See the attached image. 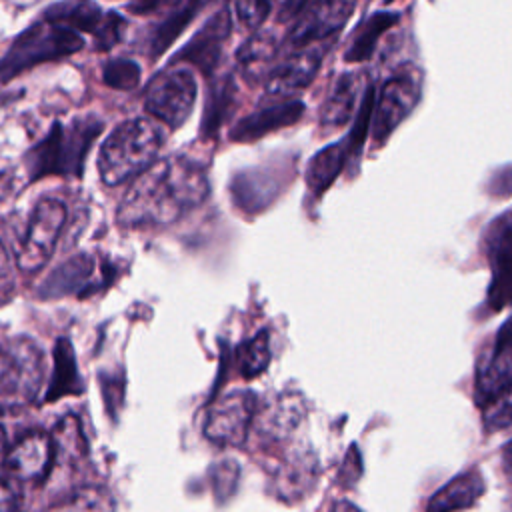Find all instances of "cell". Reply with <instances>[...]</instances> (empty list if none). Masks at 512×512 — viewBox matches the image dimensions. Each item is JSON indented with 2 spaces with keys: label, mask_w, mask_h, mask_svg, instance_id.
Masks as SVG:
<instances>
[{
  "label": "cell",
  "mask_w": 512,
  "mask_h": 512,
  "mask_svg": "<svg viewBox=\"0 0 512 512\" xmlns=\"http://www.w3.org/2000/svg\"><path fill=\"white\" fill-rule=\"evenodd\" d=\"M230 26H232L230 12L228 8H222L198 30V34L188 42V46L178 58H184L208 72L210 68L216 66L220 58L222 44L230 34Z\"/></svg>",
  "instance_id": "16"
},
{
  "label": "cell",
  "mask_w": 512,
  "mask_h": 512,
  "mask_svg": "<svg viewBox=\"0 0 512 512\" xmlns=\"http://www.w3.org/2000/svg\"><path fill=\"white\" fill-rule=\"evenodd\" d=\"M484 492V480L478 470H468L442 486L426 506V512H454L474 504Z\"/></svg>",
  "instance_id": "20"
},
{
  "label": "cell",
  "mask_w": 512,
  "mask_h": 512,
  "mask_svg": "<svg viewBox=\"0 0 512 512\" xmlns=\"http://www.w3.org/2000/svg\"><path fill=\"white\" fill-rule=\"evenodd\" d=\"M400 14L396 12H374L370 14L362 24H358L350 46L344 54L346 62H364L368 60L374 50H376V42L382 38V34L386 30H390L396 22H398Z\"/></svg>",
  "instance_id": "21"
},
{
  "label": "cell",
  "mask_w": 512,
  "mask_h": 512,
  "mask_svg": "<svg viewBox=\"0 0 512 512\" xmlns=\"http://www.w3.org/2000/svg\"><path fill=\"white\" fill-rule=\"evenodd\" d=\"M12 292H14V272H12L10 256L4 244L0 242V304L10 300Z\"/></svg>",
  "instance_id": "31"
},
{
  "label": "cell",
  "mask_w": 512,
  "mask_h": 512,
  "mask_svg": "<svg viewBox=\"0 0 512 512\" xmlns=\"http://www.w3.org/2000/svg\"><path fill=\"white\" fill-rule=\"evenodd\" d=\"M210 192L204 168L184 156L154 162L132 180L116 220L122 228H160L200 206Z\"/></svg>",
  "instance_id": "1"
},
{
  "label": "cell",
  "mask_w": 512,
  "mask_h": 512,
  "mask_svg": "<svg viewBox=\"0 0 512 512\" xmlns=\"http://www.w3.org/2000/svg\"><path fill=\"white\" fill-rule=\"evenodd\" d=\"M104 82L118 90L134 88L140 80V68L124 58H116L104 66Z\"/></svg>",
  "instance_id": "27"
},
{
  "label": "cell",
  "mask_w": 512,
  "mask_h": 512,
  "mask_svg": "<svg viewBox=\"0 0 512 512\" xmlns=\"http://www.w3.org/2000/svg\"><path fill=\"white\" fill-rule=\"evenodd\" d=\"M512 424V386L496 398L486 410V426L490 430H498Z\"/></svg>",
  "instance_id": "28"
},
{
  "label": "cell",
  "mask_w": 512,
  "mask_h": 512,
  "mask_svg": "<svg viewBox=\"0 0 512 512\" xmlns=\"http://www.w3.org/2000/svg\"><path fill=\"white\" fill-rule=\"evenodd\" d=\"M332 512H360L356 506H352V504H348V502H338L334 508H332Z\"/></svg>",
  "instance_id": "33"
},
{
  "label": "cell",
  "mask_w": 512,
  "mask_h": 512,
  "mask_svg": "<svg viewBox=\"0 0 512 512\" xmlns=\"http://www.w3.org/2000/svg\"><path fill=\"white\" fill-rule=\"evenodd\" d=\"M44 360L40 348L18 338L0 346V398L2 400H32L42 386Z\"/></svg>",
  "instance_id": "8"
},
{
  "label": "cell",
  "mask_w": 512,
  "mask_h": 512,
  "mask_svg": "<svg viewBox=\"0 0 512 512\" xmlns=\"http://www.w3.org/2000/svg\"><path fill=\"white\" fill-rule=\"evenodd\" d=\"M196 78L188 68H166L156 74L144 92V108L170 128H180L196 102Z\"/></svg>",
  "instance_id": "6"
},
{
  "label": "cell",
  "mask_w": 512,
  "mask_h": 512,
  "mask_svg": "<svg viewBox=\"0 0 512 512\" xmlns=\"http://www.w3.org/2000/svg\"><path fill=\"white\" fill-rule=\"evenodd\" d=\"M256 414V394L234 390L214 400L206 412L204 436L218 446L244 444Z\"/></svg>",
  "instance_id": "9"
},
{
  "label": "cell",
  "mask_w": 512,
  "mask_h": 512,
  "mask_svg": "<svg viewBox=\"0 0 512 512\" xmlns=\"http://www.w3.org/2000/svg\"><path fill=\"white\" fill-rule=\"evenodd\" d=\"M326 48H328L326 42L298 48L286 60L276 64L264 84L266 98L288 102L290 96H296L298 92H302L318 74Z\"/></svg>",
  "instance_id": "12"
},
{
  "label": "cell",
  "mask_w": 512,
  "mask_h": 512,
  "mask_svg": "<svg viewBox=\"0 0 512 512\" xmlns=\"http://www.w3.org/2000/svg\"><path fill=\"white\" fill-rule=\"evenodd\" d=\"M304 104L298 100H288V102H278L268 108H260L252 112L250 116L242 118L234 130H232V140H256L272 130H278L282 126H290L296 120L302 118Z\"/></svg>",
  "instance_id": "19"
},
{
  "label": "cell",
  "mask_w": 512,
  "mask_h": 512,
  "mask_svg": "<svg viewBox=\"0 0 512 512\" xmlns=\"http://www.w3.org/2000/svg\"><path fill=\"white\" fill-rule=\"evenodd\" d=\"M98 260L90 254H78L60 264L42 284L44 298H62V296H84L96 286H100Z\"/></svg>",
  "instance_id": "15"
},
{
  "label": "cell",
  "mask_w": 512,
  "mask_h": 512,
  "mask_svg": "<svg viewBox=\"0 0 512 512\" xmlns=\"http://www.w3.org/2000/svg\"><path fill=\"white\" fill-rule=\"evenodd\" d=\"M162 146L158 126L146 118H132L114 128L98 154L100 178L108 186H118L138 178L156 160Z\"/></svg>",
  "instance_id": "3"
},
{
  "label": "cell",
  "mask_w": 512,
  "mask_h": 512,
  "mask_svg": "<svg viewBox=\"0 0 512 512\" xmlns=\"http://www.w3.org/2000/svg\"><path fill=\"white\" fill-rule=\"evenodd\" d=\"M82 390V380L76 368V358L68 340L60 338L54 348V368L46 400H56L64 394H78Z\"/></svg>",
  "instance_id": "23"
},
{
  "label": "cell",
  "mask_w": 512,
  "mask_h": 512,
  "mask_svg": "<svg viewBox=\"0 0 512 512\" xmlns=\"http://www.w3.org/2000/svg\"><path fill=\"white\" fill-rule=\"evenodd\" d=\"M486 246L492 266L490 302L498 310L512 302V210L492 222Z\"/></svg>",
  "instance_id": "14"
},
{
  "label": "cell",
  "mask_w": 512,
  "mask_h": 512,
  "mask_svg": "<svg viewBox=\"0 0 512 512\" xmlns=\"http://www.w3.org/2000/svg\"><path fill=\"white\" fill-rule=\"evenodd\" d=\"M234 10H236V16L242 22V26H246L248 30H256L268 18L272 4H268V2H236Z\"/></svg>",
  "instance_id": "29"
},
{
  "label": "cell",
  "mask_w": 512,
  "mask_h": 512,
  "mask_svg": "<svg viewBox=\"0 0 512 512\" xmlns=\"http://www.w3.org/2000/svg\"><path fill=\"white\" fill-rule=\"evenodd\" d=\"M238 370L246 378H254L266 370L270 364V336L266 330H260L252 340L244 342L236 352Z\"/></svg>",
  "instance_id": "25"
},
{
  "label": "cell",
  "mask_w": 512,
  "mask_h": 512,
  "mask_svg": "<svg viewBox=\"0 0 512 512\" xmlns=\"http://www.w3.org/2000/svg\"><path fill=\"white\" fill-rule=\"evenodd\" d=\"M354 8V2H306L302 12L296 16V24L288 32V44L298 50L326 42L328 36L336 34L346 24Z\"/></svg>",
  "instance_id": "13"
},
{
  "label": "cell",
  "mask_w": 512,
  "mask_h": 512,
  "mask_svg": "<svg viewBox=\"0 0 512 512\" xmlns=\"http://www.w3.org/2000/svg\"><path fill=\"white\" fill-rule=\"evenodd\" d=\"M100 130L102 122L94 116L74 118L68 124L56 122L26 154L30 180L42 176H80L84 158Z\"/></svg>",
  "instance_id": "2"
},
{
  "label": "cell",
  "mask_w": 512,
  "mask_h": 512,
  "mask_svg": "<svg viewBox=\"0 0 512 512\" xmlns=\"http://www.w3.org/2000/svg\"><path fill=\"white\" fill-rule=\"evenodd\" d=\"M84 48V38L72 26L44 14L42 20L28 26L0 58V82L22 74L24 70L66 58Z\"/></svg>",
  "instance_id": "4"
},
{
  "label": "cell",
  "mask_w": 512,
  "mask_h": 512,
  "mask_svg": "<svg viewBox=\"0 0 512 512\" xmlns=\"http://www.w3.org/2000/svg\"><path fill=\"white\" fill-rule=\"evenodd\" d=\"M280 52V38L274 30H262L248 36L236 52V64L242 76L250 82L266 80L274 70Z\"/></svg>",
  "instance_id": "17"
},
{
  "label": "cell",
  "mask_w": 512,
  "mask_h": 512,
  "mask_svg": "<svg viewBox=\"0 0 512 512\" xmlns=\"http://www.w3.org/2000/svg\"><path fill=\"white\" fill-rule=\"evenodd\" d=\"M348 154L346 142H338L322 148L310 158L306 168V184L316 196H320L336 180Z\"/></svg>",
  "instance_id": "22"
},
{
  "label": "cell",
  "mask_w": 512,
  "mask_h": 512,
  "mask_svg": "<svg viewBox=\"0 0 512 512\" xmlns=\"http://www.w3.org/2000/svg\"><path fill=\"white\" fill-rule=\"evenodd\" d=\"M362 92V74L360 72H346L340 74L332 88L326 94V100L320 108V124L322 128L336 130L344 126L358 104Z\"/></svg>",
  "instance_id": "18"
},
{
  "label": "cell",
  "mask_w": 512,
  "mask_h": 512,
  "mask_svg": "<svg viewBox=\"0 0 512 512\" xmlns=\"http://www.w3.org/2000/svg\"><path fill=\"white\" fill-rule=\"evenodd\" d=\"M20 492L18 484L10 478L0 462V512H18Z\"/></svg>",
  "instance_id": "30"
},
{
  "label": "cell",
  "mask_w": 512,
  "mask_h": 512,
  "mask_svg": "<svg viewBox=\"0 0 512 512\" xmlns=\"http://www.w3.org/2000/svg\"><path fill=\"white\" fill-rule=\"evenodd\" d=\"M512 386V316L498 328L490 350L476 370V402L490 406Z\"/></svg>",
  "instance_id": "11"
},
{
  "label": "cell",
  "mask_w": 512,
  "mask_h": 512,
  "mask_svg": "<svg viewBox=\"0 0 512 512\" xmlns=\"http://www.w3.org/2000/svg\"><path fill=\"white\" fill-rule=\"evenodd\" d=\"M304 416V402L298 394H282L266 410V430L274 436H286Z\"/></svg>",
  "instance_id": "24"
},
{
  "label": "cell",
  "mask_w": 512,
  "mask_h": 512,
  "mask_svg": "<svg viewBox=\"0 0 512 512\" xmlns=\"http://www.w3.org/2000/svg\"><path fill=\"white\" fill-rule=\"evenodd\" d=\"M56 462L52 436L42 430L22 434L4 454L2 466L20 484H40Z\"/></svg>",
  "instance_id": "10"
},
{
  "label": "cell",
  "mask_w": 512,
  "mask_h": 512,
  "mask_svg": "<svg viewBox=\"0 0 512 512\" xmlns=\"http://www.w3.org/2000/svg\"><path fill=\"white\" fill-rule=\"evenodd\" d=\"M200 8V4H184L180 6L174 14H170L158 28L156 32L152 34V54H160L164 52L172 40L180 34V30L192 20L194 12Z\"/></svg>",
  "instance_id": "26"
},
{
  "label": "cell",
  "mask_w": 512,
  "mask_h": 512,
  "mask_svg": "<svg viewBox=\"0 0 512 512\" xmlns=\"http://www.w3.org/2000/svg\"><path fill=\"white\" fill-rule=\"evenodd\" d=\"M502 468H504L506 478L512 482V440L502 450Z\"/></svg>",
  "instance_id": "32"
},
{
  "label": "cell",
  "mask_w": 512,
  "mask_h": 512,
  "mask_svg": "<svg viewBox=\"0 0 512 512\" xmlns=\"http://www.w3.org/2000/svg\"><path fill=\"white\" fill-rule=\"evenodd\" d=\"M66 222V208L56 198H42L30 216L28 230L16 250V268L34 274L50 260Z\"/></svg>",
  "instance_id": "7"
},
{
  "label": "cell",
  "mask_w": 512,
  "mask_h": 512,
  "mask_svg": "<svg viewBox=\"0 0 512 512\" xmlns=\"http://www.w3.org/2000/svg\"><path fill=\"white\" fill-rule=\"evenodd\" d=\"M422 94V70L414 64H402L380 88L374 102L372 138L382 144L396 126L414 110Z\"/></svg>",
  "instance_id": "5"
}]
</instances>
